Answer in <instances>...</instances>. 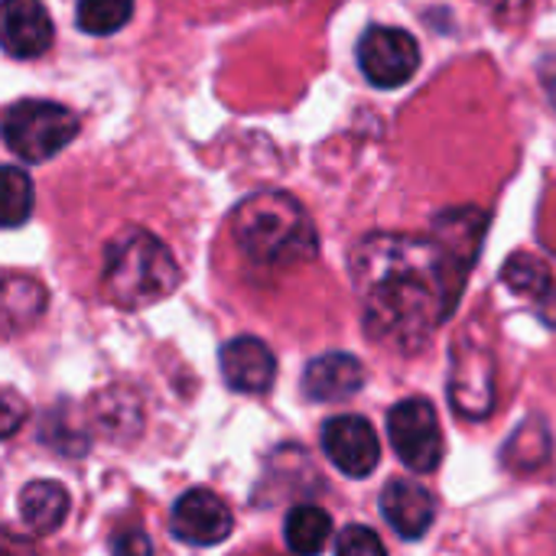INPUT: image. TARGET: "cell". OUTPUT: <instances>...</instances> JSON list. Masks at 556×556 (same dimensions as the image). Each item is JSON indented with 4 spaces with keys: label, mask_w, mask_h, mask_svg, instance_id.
Masks as SVG:
<instances>
[{
    "label": "cell",
    "mask_w": 556,
    "mask_h": 556,
    "mask_svg": "<svg viewBox=\"0 0 556 556\" xmlns=\"http://www.w3.org/2000/svg\"><path fill=\"white\" fill-rule=\"evenodd\" d=\"M179 287L173 251L143 228L117 231L104 248L101 290L121 309H147Z\"/></svg>",
    "instance_id": "obj_3"
},
{
    "label": "cell",
    "mask_w": 556,
    "mask_h": 556,
    "mask_svg": "<svg viewBox=\"0 0 556 556\" xmlns=\"http://www.w3.org/2000/svg\"><path fill=\"white\" fill-rule=\"evenodd\" d=\"M388 437L397 459L410 472H433L443 463V430L437 407L424 397H407L388 414Z\"/></svg>",
    "instance_id": "obj_5"
},
{
    "label": "cell",
    "mask_w": 556,
    "mask_h": 556,
    "mask_svg": "<svg viewBox=\"0 0 556 556\" xmlns=\"http://www.w3.org/2000/svg\"><path fill=\"white\" fill-rule=\"evenodd\" d=\"M33 179L20 166H0V228H20L33 215Z\"/></svg>",
    "instance_id": "obj_17"
},
{
    "label": "cell",
    "mask_w": 556,
    "mask_h": 556,
    "mask_svg": "<svg viewBox=\"0 0 556 556\" xmlns=\"http://www.w3.org/2000/svg\"><path fill=\"white\" fill-rule=\"evenodd\" d=\"M365 388V368L355 355L329 352L306 365L303 371V394L316 404L349 401Z\"/></svg>",
    "instance_id": "obj_13"
},
{
    "label": "cell",
    "mask_w": 556,
    "mask_h": 556,
    "mask_svg": "<svg viewBox=\"0 0 556 556\" xmlns=\"http://www.w3.org/2000/svg\"><path fill=\"white\" fill-rule=\"evenodd\" d=\"M358 68L375 88H401L420 68V46L407 29L368 26L358 39Z\"/></svg>",
    "instance_id": "obj_6"
},
{
    "label": "cell",
    "mask_w": 556,
    "mask_h": 556,
    "mask_svg": "<svg viewBox=\"0 0 556 556\" xmlns=\"http://www.w3.org/2000/svg\"><path fill=\"white\" fill-rule=\"evenodd\" d=\"M26 420V401L13 388H0V440L13 437Z\"/></svg>",
    "instance_id": "obj_21"
},
{
    "label": "cell",
    "mask_w": 556,
    "mask_h": 556,
    "mask_svg": "<svg viewBox=\"0 0 556 556\" xmlns=\"http://www.w3.org/2000/svg\"><path fill=\"white\" fill-rule=\"evenodd\" d=\"M323 450H326L329 463L349 479H368L381 463V443H378L375 427L355 414L326 420Z\"/></svg>",
    "instance_id": "obj_7"
},
{
    "label": "cell",
    "mask_w": 556,
    "mask_h": 556,
    "mask_svg": "<svg viewBox=\"0 0 556 556\" xmlns=\"http://www.w3.org/2000/svg\"><path fill=\"white\" fill-rule=\"evenodd\" d=\"M0 46L16 59H36L52 46V20L42 0H0Z\"/></svg>",
    "instance_id": "obj_10"
},
{
    "label": "cell",
    "mask_w": 556,
    "mask_h": 556,
    "mask_svg": "<svg viewBox=\"0 0 556 556\" xmlns=\"http://www.w3.org/2000/svg\"><path fill=\"white\" fill-rule=\"evenodd\" d=\"M231 238L244 257L264 267H296L319 251L316 225L306 208L277 189L254 192L235 205Z\"/></svg>",
    "instance_id": "obj_2"
},
{
    "label": "cell",
    "mask_w": 556,
    "mask_h": 556,
    "mask_svg": "<svg viewBox=\"0 0 556 556\" xmlns=\"http://www.w3.org/2000/svg\"><path fill=\"white\" fill-rule=\"evenodd\" d=\"M384 521L407 541H417L437 521V498L414 479H391L381 492Z\"/></svg>",
    "instance_id": "obj_12"
},
{
    "label": "cell",
    "mask_w": 556,
    "mask_h": 556,
    "mask_svg": "<svg viewBox=\"0 0 556 556\" xmlns=\"http://www.w3.org/2000/svg\"><path fill=\"white\" fill-rule=\"evenodd\" d=\"M450 397L453 407L469 417V420H482L492 414V401H495V365L489 349L476 345L469 352H463L453 362V381H450Z\"/></svg>",
    "instance_id": "obj_9"
},
{
    "label": "cell",
    "mask_w": 556,
    "mask_h": 556,
    "mask_svg": "<svg viewBox=\"0 0 556 556\" xmlns=\"http://www.w3.org/2000/svg\"><path fill=\"white\" fill-rule=\"evenodd\" d=\"M541 78H544V88L551 91V98H554V108H556V55L554 59H544V65H541Z\"/></svg>",
    "instance_id": "obj_25"
},
{
    "label": "cell",
    "mask_w": 556,
    "mask_h": 556,
    "mask_svg": "<svg viewBox=\"0 0 556 556\" xmlns=\"http://www.w3.org/2000/svg\"><path fill=\"white\" fill-rule=\"evenodd\" d=\"M46 313V290L39 280L23 274L0 277V332L16 336Z\"/></svg>",
    "instance_id": "obj_14"
},
{
    "label": "cell",
    "mask_w": 556,
    "mask_h": 556,
    "mask_svg": "<svg viewBox=\"0 0 556 556\" xmlns=\"http://www.w3.org/2000/svg\"><path fill=\"white\" fill-rule=\"evenodd\" d=\"M482 7H489L498 20H521L531 7V0H476Z\"/></svg>",
    "instance_id": "obj_23"
},
{
    "label": "cell",
    "mask_w": 556,
    "mask_h": 556,
    "mask_svg": "<svg viewBox=\"0 0 556 556\" xmlns=\"http://www.w3.org/2000/svg\"><path fill=\"white\" fill-rule=\"evenodd\" d=\"M541 319H544L551 329H556V287H551V293L541 300Z\"/></svg>",
    "instance_id": "obj_24"
},
{
    "label": "cell",
    "mask_w": 556,
    "mask_h": 556,
    "mask_svg": "<svg viewBox=\"0 0 556 556\" xmlns=\"http://www.w3.org/2000/svg\"><path fill=\"white\" fill-rule=\"evenodd\" d=\"M222 375L241 394H264L277 378V358L261 339L241 336L222 349Z\"/></svg>",
    "instance_id": "obj_11"
},
{
    "label": "cell",
    "mask_w": 556,
    "mask_h": 556,
    "mask_svg": "<svg viewBox=\"0 0 556 556\" xmlns=\"http://www.w3.org/2000/svg\"><path fill=\"white\" fill-rule=\"evenodd\" d=\"M114 556H153V547L143 531H121L111 544Z\"/></svg>",
    "instance_id": "obj_22"
},
{
    "label": "cell",
    "mask_w": 556,
    "mask_h": 556,
    "mask_svg": "<svg viewBox=\"0 0 556 556\" xmlns=\"http://www.w3.org/2000/svg\"><path fill=\"white\" fill-rule=\"evenodd\" d=\"M134 16V0H78L75 23L88 36H111Z\"/></svg>",
    "instance_id": "obj_19"
},
{
    "label": "cell",
    "mask_w": 556,
    "mask_h": 556,
    "mask_svg": "<svg viewBox=\"0 0 556 556\" xmlns=\"http://www.w3.org/2000/svg\"><path fill=\"white\" fill-rule=\"evenodd\" d=\"M68 492L59 485V482H29L23 492H20V518L29 531L36 534H52L65 525L68 518Z\"/></svg>",
    "instance_id": "obj_15"
},
{
    "label": "cell",
    "mask_w": 556,
    "mask_h": 556,
    "mask_svg": "<svg viewBox=\"0 0 556 556\" xmlns=\"http://www.w3.org/2000/svg\"><path fill=\"white\" fill-rule=\"evenodd\" d=\"M485 212L446 208L427 238L375 231L352 248V283L365 332L397 352H417L453 316L485 235Z\"/></svg>",
    "instance_id": "obj_1"
},
{
    "label": "cell",
    "mask_w": 556,
    "mask_h": 556,
    "mask_svg": "<svg viewBox=\"0 0 556 556\" xmlns=\"http://www.w3.org/2000/svg\"><path fill=\"white\" fill-rule=\"evenodd\" d=\"M336 556H388L381 538L371 531V528H362V525H352L339 534L336 541Z\"/></svg>",
    "instance_id": "obj_20"
},
{
    "label": "cell",
    "mask_w": 556,
    "mask_h": 556,
    "mask_svg": "<svg viewBox=\"0 0 556 556\" xmlns=\"http://www.w3.org/2000/svg\"><path fill=\"white\" fill-rule=\"evenodd\" d=\"M173 534L192 547H215L231 534V511L215 492L192 489L173 508Z\"/></svg>",
    "instance_id": "obj_8"
},
{
    "label": "cell",
    "mask_w": 556,
    "mask_h": 556,
    "mask_svg": "<svg viewBox=\"0 0 556 556\" xmlns=\"http://www.w3.org/2000/svg\"><path fill=\"white\" fill-rule=\"evenodd\" d=\"M283 538L296 556H319L332 538V518L319 505H296L287 515Z\"/></svg>",
    "instance_id": "obj_16"
},
{
    "label": "cell",
    "mask_w": 556,
    "mask_h": 556,
    "mask_svg": "<svg viewBox=\"0 0 556 556\" xmlns=\"http://www.w3.org/2000/svg\"><path fill=\"white\" fill-rule=\"evenodd\" d=\"M502 280L521 293V296H531V300H544L554 287V277H551V267L538 257V254H528V251H518L515 257H508V264L502 267Z\"/></svg>",
    "instance_id": "obj_18"
},
{
    "label": "cell",
    "mask_w": 556,
    "mask_h": 556,
    "mask_svg": "<svg viewBox=\"0 0 556 556\" xmlns=\"http://www.w3.org/2000/svg\"><path fill=\"white\" fill-rule=\"evenodd\" d=\"M0 134L10 153H16L26 163H42L65 150L78 137V117L75 111L55 104V101H16L0 117Z\"/></svg>",
    "instance_id": "obj_4"
}]
</instances>
